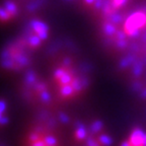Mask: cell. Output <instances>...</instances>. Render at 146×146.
Returning <instances> with one entry per match:
<instances>
[{
  "mask_svg": "<svg viewBox=\"0 0 146 146\" xmlns=\"http://www.w3.org/2000/svg\"><path fill=\"white\" fill-rule=\"evenodd\" d=\"M102 122L96 121L86 128L79 125L73 133V142L75 146H111L113 139L104 133Z\"/></svg>",
  "mask_w": 146,
  "mask_h": 146,
  "instance_id": "6da1fadb",
  "label": "cell"
},
{
  "mask_svg": "<svg viewBox=\"0 0 146 146\" xmlns=\"http://www.w3.org/2000/svg\"><path fill=\"white\" fill-rule=\"evenodd\" d=\"M25 146H61V144L57 136L39 128L27 135Z\"/></svg>",
  "mask_w": 146,
  "mask_h": 146,
  "instance_id": "7a4b0ae2",
  "label": "cell"
},
{
  "mask_svg": "<svg viewBox=\"0 0 146 146\" xmlns=\"http://www.w3.org/2000/svg\"><path fill=\"white\" fill-rule=\"evenodd\" d=\"M120 146H146V132L142 129H134Z\"/></svg>",
  "mask_w": 146,
  "mask_h": 146,
  "instance_id": "3957f363",
  "label": "cell"
},
{
  "mask_svg": "<svg viewBox=\"0 0 146 146\" xmlns=\"http://www.w3.org/2000/svg\"><path fill=\"white\" fill-rule=\"evenodd\" d=\"M73 91H74V88L73 86H69V85H65V86L62 87L61 89V94L63 96H69L73 94Z\"/></svg>",
  "mask_w": 146,
  "mask_h": 146,
  "instance_id": "277c9868",
  "label": "cell"
},
{
  "mask_svg": "<svg viewBox=\"0 0 146 146\" xmlns=\"http://www.w3.org/2000/svg\"><path fill=\"white\" fill-rule=\"evenodd\" d=\"M70 81H71V76L69 75V74H67V73H65V74L60 78V83L63 85H67Z\"/></svg>",
  "mask_w": 146,
  "mask_h": 146,
  "instance_id": "5b68a950",
  "label": "cell"
},
{
  "mask_svg": "<svg viewBox=\"0 0 146 146\" xmlns=\"http://www.w3.org/2000/svg\"><path fill=\"white\" fill-rule=\"evenodd\" d=\"M6 7H7L6 10H7V12H8L9 14L15 13V6H14V4L12 2H7Z\"/></svg>",
  "mask_w": 146,
  "mask_h": 146,
  "instance_id": "8992f818",
  "label": "cell"
},
{
  "mask_svg": "<svg viewBox=\"0 0 146 146\" xmlns=\"http://www.w3.org/2000/svg\"><path fill=\"white\" fill-rule=\"evenodd\" d=\"M40 43H41V40L38 38V36H32L30 39V44L33 46V47H36V46H39Z\"/></svg>",
  "mask_w": 146,
  "mask_h": 146,
  "instance_id": "52a82bcc",
  "label": "cell"
},
{
  "mask_svg": "<svg viewBox=\"0 0 146 146\" xmlns=\"http://www.w3.org/2000/svg\"><path fill=\"white\" fill-rule=\"evenodd\" d=\"M114 32H115V27H113L112 25H106V33H107V34L112 35V34H114Z\"/></svg>",
  "mask_w": 146,
  "mask_h": 146,
  "instance_id": "ba28073f",
  "label": "cell"
},
{
  "mask_svg": "<svg viewBox=\"0 0 146 146\" xmlns=\"http://www.w3.org/2000/svg\"><path fill=\"white\" fill-rule=\"evenodd\" d=\"M73 88H74V90H79V89H81V83H80L78 80H75V81L73 82Z\"/></svg>",
  "mask_w": 146,
  "mask_h": 146,
  "instance_id": "9c48e42d",
  "label": "cell"
},
{
  "mask_svg": "<svg viewBox=\"0 0 146 146\" xmlns=\"http://www.w3.org/2000/svg\"><path fill=\"white\" fill-rule=\"evenodd\" d=\"M65 74V72H64L62 69H59V70L56 71V74H55V76H56V78H58V79H60V78L62 77V76Z\"/></svg>",
  "mask_w": 146,
  "mask_h": 146,
  "instance_id": "30bf717a",
  "label": "cell"
},
{
  "mask_svg": "<svg viewBox=\"0 0 146 146\" xmlns=\"http://www.w3.org/2000/svg\"><path fill=\"white\" fill-rule=\"evenodd\" d=\"M9 15V13H7ZM7 14H6V12H5V8L3 7V8H1V15H2V19L3 21H5L6 18H8L9 16H7Z\"/></svg>",
  "mask_w": 146,
  "mask_h": 146,
  "instance_id": "8fae6325",
  "label": "cell"
},
{
  "mask_svg": "<svg viewBox=\"0 0 146 146\" xmlns=\"http://www.w3.org/2000/svg\"><path fill=\"white\" fill-rule=\"evenodd\" d=\"M125 1L126 0H114V5L115 6H120V5L123 4Z\"/></svg>",
  "mask_w": 146,
  "mask_h": 146,
  "instance_id": "7c38bea8",
  "label": "cell"
},
{
  "mask_svg": "<svg viewBox=\"0 0 146 146\" xmlns=\"http://www.w3.org/2000/svg\"><path fill=\"white\" fill-rule=\"evenodd\" d=\"M42 98H43V100H49V96H48V94H47V92H43V94H42Z\"/></svg>",
  "mask_w": 146,
  "mask_h": 146,
  "instance_id": "4fadbf2b",
  "label": "cell"
},
{
  "mask_svg": "<svg viewBox=\"0 0 146 146\" xmlns=\"http://www.w3.org/2000/svg\"><path fill=\"white\" fill-rule=\"evenodd\" d=\"M92 1H94V0H86V2H87V3H91Z\"/></svg>",
  "mask_w": 146,
  "mask_h": 146,
  "instance_id": "5bb4252c",
  "label": "cell"
}]
</instances>
